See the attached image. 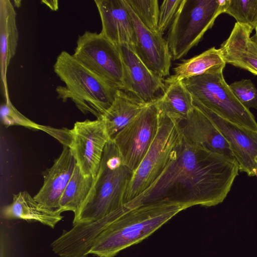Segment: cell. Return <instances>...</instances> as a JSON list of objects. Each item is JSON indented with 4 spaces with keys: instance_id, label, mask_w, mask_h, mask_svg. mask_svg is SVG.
I'll use <instances>...</instances> for the list:
<instances>
[{
    "instance_id": "cell-3",
    "label": "cell",
    "mask_w": 257,
    "mask_h": 257,
    "mask_svg": "<svg viewBox=\"0 0 257 257\" xmlns=\"http://www.w3.org/2000/svg\"><path fill=\"white\" fill-rule=\"evenodd\" d=\"M54 71L65 86L56 88L57 98L72 100L83 113L100 118L113 103L117 89L94 74L68 52L57 56Z\"/></svg>"
},
{
    "instance_id": "cell-23",
    "label": "cell",
    "mask_w": 257,
    "mask_h": 257,
    "mask_svg": "<svg viewBox=\"0 0 257 257\" xmlns=\"http://www.w3.org/2000/svg\"><path fill=\"white\" fill-rule=\"evenodd\" d=\"M95 179L84 176L76 165L61 197L59 209L62 212L71 211L74 215L77 214L87 197Z\"/></svg>"
},
{
    "instance_id": "cell-12",
    "label": "cell",
    "mask_w": 257,
    "mask_h": 257,
    "mask_svg": "<svg viewBox=\"0 0 257 257\" xmlns=\"http://www.w3.org/2000/svg\"><path fill=\"white\" fill-rule=\"evenodd\" d=\"M123 65V91L146 104L156 102L163 94L166 85L162 78L142 61L133 47L118 45Z\"/></svg>"
},
{
    "instance_id": "cell-6",
    "label": "cell",
    "mask_w": 257,
    "mask_h": 257,
    "mask_svg": "<svg viewBox=\"0 0 257 257\" xmlns=\"http://www.w3.org/2000/svg\"><path fill=\"white\" fill-rule=\"evenodd\" d=\"M222 69L182 80L193 100L241 126L257 131V122L249 109L235 97L226 82Z\"/></svg>"
},
{
    "instance_id": "cell-28",
    "label": "cell",
    "mask_w": 257,
    "mask_h": 257,
    "mask_svg": "<svg viewBox=\"0 0 257 257\" xmlns=\"http://www.w3.org/2000/svg\"><path fill=\"white\" fill-rule=\"evenodd\" d=\"M182 0H165L160 8L158 30L162 34L171 25Z\"/></svg>"
},
{
    "instance_id": "cell-1",
    "label": "cell",
    "mask_w": 257,
    "mask_h": 257,
    "mask_svg": "<svg viewBox=\"0 0 257 257\" xmlns=\"http://www.w3.org/2000/svg\"><path fill=\"white\" fill-rule=\"evenodd\" d=\"M238 171L235 159L195 144L182 134L159 177L125 205L168 201L186 209L198 205L215 206L225 199Z\"/></svg>"
},
{
    "instance_id": "cell-4",
    "label": "cell",
    "mask_w": 257,
    "mask_h": 257,
    "mask_svg": "<svg viewBox=\"0 0 257 257\" xmlns=\"http://www.w3.org/2000/svg\"><path fill=\"white\" fill-rule=\"evenodd\" d=\"M134 172L126 166L112 140L106 144L89 193L74 215L73 225L98 220L123 205L125 190Z\"/></svg>"
},
{
    "instance_id": "cell-10",
    "label": "cell",
    "mask_w": 257,
    "mask_h": 257,
    "mask_svg": "<svg viewBox=\"0 0 257 257\" xmlns=\"http://www.w3.org/2000/svg\"><path fill=\"white\" fill-rule=\"evenodd\" d=\"M70 131L69 148L76 165L84 176L95 178L104 148L110 140L103 121L97 118L76 121Z\"/></svg>"
},
{
    "instance_id": "cell-24",
    "label": "cell",
    "mask_w": 257,
    "mask_h": 257,
    "mask_svg": "<svg viewBox=\"0 0 257 257\" xmlns=\"http://www.w3.org/2000/svg\"><path fill=\"white\" fill-rule=\"evenodd\" d=\"M3 123L7 126L21 125L27 128L41 130L57 139L63 146L69 147L72 140L71 131L67 128H56L39 124L27 118L13 105L11 100L5 101L1 107Z\"/></svg>"
},
{
    "instance_id": "cell-30",
    "label": "cell",
    "mask_w": 257,
    "mask_h": 257,
    "mask_svg": "<svg viewBox=\"0 0 257 257\" xmlns=\"http://www.w3.org/2000/svg\"><path fill=\"white\" fill-rule=\"evenodd\" d=\"M256 177H257V175H256Z\"/></svg>"
},
{
    "instance_id": "cell-8",
    "label": "cell",
    "mask_w": 257,
    "mask_h": 257,
    "mask_svg": "<svg viewBox=\"0 0 257 257\" xmlns=\"http://www.w3.org/2000/svg\"><path fill=\"white\" fill-rule=\"evenodd\" d=\"M73 56L110 85L123 90V65L119 47L100 33L85 31L79 36Z\"/></svg>"
},
{
    "instance_id": "cell-27",
    "label": "cell",
    "mask_w": 257,
    "mask_h": 257,
    "mask_svg": "<svg viewBox=\"0 0 257 257\" xmlns=\"http://www.w3.org/2000/svg\"><path fill=\"white\" fill-rule=\"evenodd\" d=\"M229 87L239 102L247 109H257V88L250 79H241Z\"/></svg>"
},
{
    "instance_id": "cell-14",
    "label": "cell",
    "mask_w": 257,
    "mask_h": 257,
    "mask_svg": "<svg viewBox=\"0 0 257 257\" xmlns=\"http://www.w3.org/2000/svg\"><path fill=\"white\" fill-rule=\"evenodd\" d=\"M178 122L183 135L192 143L235 159L229 143L222 133L211 119L195 106L185 118Z\"/></svg>"
},
{
    "instance_id": "cell-11",
    "label": "cell",
    "mask_w": 257,
    "mask_h": 257,
    "mask_svg": "<svg viewBox=\"0 0 257 257\" xmlns=\"http://www.w3.org/2000/svg\"><path fill=\"white\" fill-rule=\"evenodd\" d=\"M193 103L211 119L227 141L239 171L250 177L256 176L257 131L235 124L194 100Z\"/></svg>"
},
{
    "instance_id": "cell-21",
    "label": "cell",
    "mask_w": 257,
    "mask_h": 257,
    "mask_svg": "<svg viewBox=\"0 0 257 257\" xmlns=\"http://www.w3.org/2000/svg\"><path fill=\"white\" fill-rule=\"evenodd\" d=\"M226 64L220 48L213 47L198 55L184 60L174 68V75L169 77L165 82L167 84L182 81L210 71L223 69Z\"/></svg>"
},
{
    "instance_id": "cell-18",
    "label": "cell",
    "mask_w": 257,
    "mask_h": 257,
    "mask_svg": "<svg viewBox=\"0 0 257 257\" xmlns=\"http://www.w3.org/2000/svg\"><path fill=\"white\" fill-rule=\"evenodd\" d=\"M17 13L10 0L0 1V53L1 89L5 101L10 100L7 83V71L15 56L19 41Z\"/></svg>"
},
{
    "instance_id": "cell-22",
    "label": "cell",
    "mask_w": 257,
    "mask_h": 257,
    "mask_svg": "<svg viewBox=\"0 0 257 257\" xmlns=\"http://www.w3.org/2000/svg\"><path fill=\"white\" fill-rule=\"evenodd\" d=\"M167 84L163 95L155 102L159 112L178 121L182 120L194 108L193 96L182 81Z\"/></svg>"
},
{
    "instance_id": "cell-15",
    "label": "cell",
    "mask_w": 257,
    "mask_h": 257,
    "mask_svg": "<svg viewBox=\"0 0 257 257\" xmlns=\"http://www.w3.org/2000/svg\"><path fill=\"white\" fill-rule=\"evenodd\" d=\"M76 165V160L70 148L63 146L60 155L52 167L44 172L43 185L33 197L35 200L47 208L59 209L61 197Z\"/></svg>"
},
{
    "instance_id": "cell-20",
    "label": "cell",
    "mask_w": 257,
    "mask_h": 257,
    "mask_svg": "<svg viewBox=\"0 0 257 257\" xmlns=\"http://www.w3.org/2000/svg\"><path fill=\"white\" fill-rule=\"evenodd\" d=\"M149 104L118 89L113 103L100 118L104 122L110 140H112Z\"/></svg>"
},
{
    "instance_id": "cell-13",
    "label": "cell",
    "mask_w": 257,
    "mask_h": 257,
    "mask_svg": "<svg viewBox=\"0 0 257 257\" xmlns=\"http://www.w3.org/2000/svg\"><path fill=\"white\" fill-rule=\"evenodd\" d=\"M133 25L135 42L133 48L145 65L162 78L169 76L172 56L167 40L158 31L147 28L124 0Z\"/></svg>"
},
{
    "instance_id": "cell-19",
    "label": "cell",
    "mask_w": 257,
    "mask_h": 257,
    "mask_svg": "<svg viewBox=\"0 0 257 257\" xmlns=\"http://www.w3.org/2000/svg\"><path fill=\"white\" fill-rule=\"evenodd\" d=\"M59 209L52 210L40 204L28 192L23 191L14 194L13 202L1 209V217L5 219H20L37 221L51 228L61 221L63 216Z\"/></svg>"
},
{
    "instance_id": "cell-7",
    "label": "cell",
    "mask_w": 257,
    "mask_h": 257,
    "mask_svg": "<svg viewBox=\"0 0 257 257\" xmlns=\"http://www.w3.org/2000/svg\"><path fill=\"white\" fill-rule=\"evenodd\" d=\"M182 137V133L178 121L159 113L157 133L144 158L133 173L125 192L123 205L142 193L159 177Z\"/></svg>"
},
{
    "instance_id": "cell-29",
    "label": "cell",
    "mask_w": 257,
    "mask_h": 257,
    "mask_svg": "<svg viewBox=\"0 0 257 257\" xmlns=\"http://www.w3.org/2000/svg\"><path fill=\"white\" fill-rule=\"evenodd\" d=\"M42 2L44 3V4L46 5L50 9L52 10L56 11L57 10L58 8V4L57 1H53V3L50 4L49 1H42Z\"/></svg>"
},
{
    "instance_id": "cell-26",
    "label": "cell",
    "mask_w": 257,
    "mask_h": 257,
    "mask_svg": "<svg viewBox=\"0 0 257 257\" xmlns=\"http://www.w3.org/2000/svg\"><path fill=\"white\" fill-rule=\"evenodd\" d=\"M140 21L149 29L157 32L160 8L157 0H126Z\"/></svg>"
},
{
    "instance_id": "cell-17",
    "label": "cell",
    "mask_w": 257,
    "mask_h": 257,
    "mask_svg": "<svg viewBox=\"0 0 257 257\" xmlns=\"http://www.w3.org/2000/svg\"><path fill=\"white\" fill-rule=\"evenodd\" d=\"M102 25L100 33L113 44H127L135 42L133 23L124 0H95Z\"/></svg>"
},
{
    "instance_id": "cell-25",
    "label": "cell",
    "mask_w": 257,
    "mask_h": 257,
    "mask_svg": "<svg viewBox=\"0 0 257 257\" xmlns=\"http://www.w3.org/2000/svg\"><path fill=\"white\" fill-rule=\"evenodd\" d=\"M224 13L236 22L250 26L257 33V0H228Z\"/></svg>"
},
{
    "instance_id": "cell-5",
    "label": "cell",
    "mask_w": 257,
    "mask_h": 257,
    "mask_svg": "<svg viewBox=\"0 0 257 257\" xmlns=\"http://www.w3.org/2000/svg\"><path fill=\"white\" fill-rule=\"evenodd\" d=\"M228 0H182L169 28L167 41L174 60L185 56L224 13Z\"/></svg>"
},
{
    "instance_id": "cell-16",
    "label": "cell",
    "mask_w": 257,
    "mask_h": 257,
    "mask_svg": "<svg viewBox=\"0 0 257 257\" xmlns=\"http://www.w3.org/2000/svg\"><path fill=\"white\" fill-rule=\"evenodd\" d=\"M253 29L235 23L228 38L220 46L226 62L257 75V33Z\"/></svg>"
},
{
    "instance_id": "cell-9",
    "label": "cell",
    "mask_w": 257,
    "mask_h": 257,
    "mask_svg": "<svg viewBox=\"0 0 257 257\" xmlns=\"http://www.w3.org/2000/svg\"><path fill=\"white\" fill-rule=\"evenodd\" d=\"M159 125V112L155 102L145 107L112 140L124 165L133 172L154 141Z\"/></svg>"
},
{
    "instance_id": "cell-2",
    "label": "cell",
    "mask_w": 257,
    "mask_h": 257,
    "mask_svg": "<svg viewBox=\"0 0 257 257\" xmlns=\"http://www.w3.org/2000/svg\"><path fill=\"white\" fill-rule=\"evenodd\" d=\"M186 208L180 204L159 201L135 206L125 205L112 212V218L90 254L114 257L121 250L148 238Z\"/></svg>"
}]
</instances>
